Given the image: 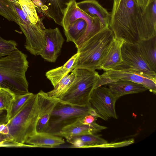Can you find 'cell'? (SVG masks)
I'll return each instance as SVG.
<instances>
[{"mask_svg": "<svg viewBox=\"0 0 156 156\" xmlns=\"http://www.w3.org/2000/svg\"><path fill=\"white\" fill-rule=\"evenodd\" d=\"M109 28L118 40L137 43L142 39V10L135 0H113Z\"/></svg>", "mask_w": 156, "mask_h": 156, "instance_id": "1", "label": "cell"}, {"mask_svg": "<svg viewBox=\"0 0 156 156\" xmlns=\"http://www.w3.org/2000/svg\"><path fill=\"white\" fill-rule=\"evenodd\" d=\"M29 67L26 55L18 49L0 58V84L15 95L28 92V83L26 73Z\"/></svg>", "mask_w": 156, "mask_h": 156, "instance_id": "2", "label": "cell"}, {"mask_svg": "<svg viewBox=\"0 0 156 156\" xmlns=\"http://www.w3.org/2000/svg\"><path fill=\"white\" fill-rule=\"evenodd\" d=\"M115 38L109 27L101 29L90 37L77 48L79 55L73 69H100L101 62Z\"/></svg>", "mask_w": 156, "mask_h": 156, "instance_id": "3", "label": "cell"}, {"mask_svg": "<svg viewBox=\"0 0 156 156\" xmlns=\"http://www.w3.org/2000/svg\"><path fill=\"white\" fill-rule=\"evenodd\" d=\"M39 118L37 95L34 94L6 124L12 140L21 144L25 143L29 137L37 133Z\"/></svg>", "mask_w": 156, "mask_h": 156, "instance_id": "4", "label": "cell"}, {"mask_svg": "<svg viewBox=\"0 0 156 156\" xmlns=\"http://www.w3.org/2000/svg\"><path fill=\"white\" fill-rule=\"evenodd\" d=\"M99 23L98 18L87 15L77 6L76 0H72L65 11L62 26L66 41L72 42L75 44L85 34L95 30Z\"/></svg>", "mask_w": 156, "mask_h": 156, "instance_id": "5", "label": "cell"}, {"mask_svg": "<svg viewBox=\"0 0 156 156\" xmlns=\"http://www.w3.org/2000/svg\"><path fill=\"white\" fill-rule=\"evenodd\" d=\"M75 75L71 86L59 99L75 105L85 106L89 103L90 98L100 76L95 70L75 68L71 71Z\"/></svg>", "mask_w": 156, "mask_h": 156, "instance_id": "6", "label": "cell"}, {"mask_svg": "<svg viewBox=\"0 0 156 156\" xmlns=\"http://www.w3.org/2000/svg\"><path fill=\"white\" fill-rule=\"evenodd\" d=\"M90 106V103L85 106L75 105L59 99L52 111L45 132L57 136L63 128L89 114Z\"/></svg>", "mask_w": 156, "mask_h": 156, "instance_id": "7", "label": "cell"}, {"mask_svg": "<svg viewBox=\"0 0 156 156\" xmlns=\"http://www.w3.org/2000/svg\"><path fill=\"white\" fill-rule=\"evenodd\" d=\"M121 51L122 62L113 69H129L156 80V72L151 69L145 61L139 50L137 43L123 41Z\"/></svg>", "mask_w": 156, "mask_h": 156, "instance_id": "8", "label": "cell"}, {"mask_svg": "<svg viewBox=\"0 0 156 156\" xmlns=\"http://www.w3.org/2000/svg\"><path fill=\"white\" fill-rule=\"evenodd\" d=\"M100 76L95 88L105 86L113 81L124 80L140 84L154 94L156 93V80L129 69L120 68L108 70L105 71L100 75Z\"/></svg>", "mask_w": 156, "mask_h": 156, "instance_id": "9", "label": "cell"}, {"mask_svg": "<svg viewBox=\"0 0 156 156\" xmlns=\"http://www.w3.org/2000/svg\"><path fill=\"white\" fill-rule=\"evenodd\" d=\"M118 99L108 87L101 86L94 89L89 102L101 119L107 121L117 119L115 105Z\"/></svg>", "mask_w": 156, "mask_h": 156, "instance_id": "10", "label": "cell"}, {"mask_svg": "<svg viewBox=\"0 0 156 156\" xmlns=\"http://www.w3.org/2000/svg\"><path fill=\"white\" fill-rule=\"evenodd\" d=\"M37 11L52 19L62 26L64 13L69 3L72 0H31Z\"/></svg>", "mask_w": 156, "mask_h": 156, "instance_id": "11", "label": "cell"}, {"mask_svg": "<svg viewBox=\"0 0 156 156\" xmlns=\"http://www.w3.org/2000/svg\"><path fill=\"white\" fill-rule=\"evenodd\" d=\"M45 46L40 55L45 60L55 62L61 50L65 41L59 29H46L44 30Z\"/></svg>", "mask_w": 156, "mask_h": 156, "instance_id": "12", "label": "cell"}, {"mask_svg": "<svg viewBox=\"0 0 156 156\" xmlns=\"http://www.w3.org/2000/svg\"><path fill=\"white\" fill-rule=\"evenodd\" d=\"M37 95L39 118L36 131L37 133L45 132L52 111L59 99L50 97L42 90L39 92Z\"/></svg>", "mask_w": 156, "mask_h": 156, "instance_id": "13", "label": "cell"}, {"mask_svg": "<svg viewBox=\"0 0 156 156\" xmlns=\"http://www.w3.org/2000/svg\"><path fill=\"white\" fill-rule=\"evenodd\" d=\"M80 119L63 128L57 136L64 137L67 140L75 136L95 134L107 128L98 124L95 121L88 125H84Z\"/></svg>", "mask_w": 156, "mask_h": 156, "instance_id": "14", "label": "cell"}, {"mask_svg": "<svg viewBox=\"0 0 156 156\" xmlns=\"http://www.w3.org/2000/svg\"><path fill=\"white\" fill-rule=\"evenodd\" d=\"M77 6L88 16L99 19L101 29L109 27L111 13L96 0H85L76 2Z\"/></svg>", "mask_w": 156, "mask_h": 156, "instance_id": "15", "label": "cell"}, {"mask_svg": "<svg viewBox=\"0 0 156 156\" xmlns=\"http://www.w3.org/2000/svg\"><path fill=\"white\" fill-rule=\"evenodd\" d=\"M142 10L143 34L141 40L156 36V0H149Z\"/></svg>", "mask_w": 156, "mask_h": 156, "instance_id": "16", "label": "cell"}, {"mask_svg": "<svg viewBox=\"0 0 156 156\" xmlns=\"http://www.w3.org/2000/svg\"><path fill=\"white\" fill-rule=\"evenodd\" d=\"M114 95L118 99L124 95L138 93L148 89L143 85L132 81L119 80L106 84Z\"/></svg>", "mask_w": 156, "mask_h": 156, "instance_id": "17", "label": "cell"}, {"mask_svg": "<svg viewBox=\"0 0 156 156\" xmlns=\"http://www.w3.org/2000/svg\"><path fill=\"white\" fill-rule=\"evenodd\" d=\"M123 41L115 38L101 62V69L105 71L112 69L122 62L121 47Z\"/></svg>", "mask_w": 156, "mask_h": 156, "instance_id": "18", "label": "cell"}, {"mask_svg": "<svg viewBox=\"0 0 156 156\" xmlns=\"http://www.w3.org/2000/svg\"><path fill=\"white\" fill-rule=\"evenodd\" d=\"M65 142L61 137L46 132L37 133L29 137L26 143L37 147H53Z\"/></svg>", "mask_w": 156, "mask_h": 156, "instance_id": "19", "label": "cell"}, {"mask_svg": "<svg viewBox=\"0 0 156 156\" xmlns=\"http://www.w3.org/2000/svg\"><path fill=\"white\" fill-rule=\"evenodd\" d=\"M137 44L145 61L156 72V36L146 40H140Z\"/></svg>", "mask_w": 156, "mask_h": 156, "instance_id": "20", "label": "cell"}, {"mask_svg": "<svg viewBox=\"0 0 156 156\" xmlns=\"http://www.w3.org/2000/svg\"><path fill=\"white\" fill-rule=\"evenodd\" d=\"M79 55L77 52L73 55L63 66L48 70L45 73V76L54 87L63 77L73 69L74 64Z\"/></svg>", "mask_w": 156, "mask_h": 156, "instance_id": "21", "label": "cell"}, {"mask_svg": "<svg viewBox=\"0 0 156 156\" xmlns=\"http://www.w3.org/2000/svg\"><path fill=\"white\" fill-rule=\"evenodd\" d=\"M75 77V74L72 72L67 74L54 87L53 89L47 93V94L53 98L60 99L71 86Z\"/></svg>", "mask_w": 156, "mask_h": 156, "instance_id": "22", "label": "cell"}, {"mask_svg": "<svg viewBox=\"0 0 156 156\" xmlns=\"http://www.w3.org/2000/svg\"><path fill=\"white\" fill-rule=\"evenodd\" d=\"M34 95L33 93L29 92L24 94L15 95L7 111L9 121L16 115L26 103Z\"/></svg>", "mask_w": 156, "mask_h": 156, "instance_id": "23", "label": "cell"}, {"mask_svg": "<svg viewBox=\"0 0 156 156\" xmlns=\"http://www.w3.org/2000/svg\"><path fill=\"white\" fill-rule=\"evenodd\" d=\"M23 11L31 23L37 24L43 23V20L38 16L35 7L31 0H18Z\"/></svg>", "mask_w": 156, "mask_h": 156, "instance_id": "24", "label": "cell"}, {"mask_svg": "<svg viewBox=\"0 0 156 156\" xmlns=\"http://www.w3.org/2000/svg\"><path fill=\"white\" fill-rule=\"evenodd\" d=\"M0 15L17 23L19 20L13 3L9 0H0Z\"/></svg>", "mask_w": 156, "mask_h": 156, "instance_id": "25", "label": "cell"}, {"mask_svg": "<svg viewBox=\"0 0 156 156\" xmlns=\"http://www.w3.org/2000/svg\"><path fill=\"white\" fill-rule=\"evenodd\" d=\"M76 136L83 142L84 148L98 147L108 143L106 140L96 134Z\"/></svg>", "mask_w": 156, "mask_h": 156, "instance_id": "26", "label": "cell"}, {"mask_svg": "<svg viewBox=\"0 0 156 156\" xmlns=\"http://www.w3.org/2000/svg\"><path fill=\"white\" fill-rule=\"evenodd\" d=\"M15 95L9 89L0 88V109L6 111L9 109Z\"/></svg>", "mask_w": 156, "mask_h": 156, "instance_id": "27", "label": "cell"}, {"mask_svg": "<svg viewBox=\"0 0 156 156\" xmlns=\"http://www.w3.org/2000/svg\"><path fill=\"white\" fill-rule=\"evenodd\" d=\"M17 44L12 40H6L0 36V58L8 55L18 48Z\"/></svg>", "mask_w": 156, "mask_h": 156, "instance_id": "28", "label": "cell"}, {"mask_svg": "<svg viewBox=\"0 0 156 156\" xmlns=\"http://www.w3.org/2000/svg\"><path fill=\"white\" fill-rule=\"evenodd\" d=\"M134 142L133 139H131L126 141L114 143H108L100 146L98 147L108 148V147H118L128 146Z\"/></svg>", "mask_w": 156, "mask_h": 156, "instance_id": "29", "label": "cell"}, {"mask_svg": "<svg viewBox=\"0 0 156 156\" xmlns=\"http://www.w3.org/2000/svg\"><path fill=\"white\" fill-rule=\"evenodd\" d=\"M97 118L88 114L84 116L80 119V122L84 125L90 124L96 121Z\"/></svg>", "mask_w": 156, "mask_h": 156, "instance_id": "30", "label": "cell"}, {"mask_svg": "<svg viewBox=\"0 0 156 156\" xmlns=\"http://www.w3.org/2000/svg\"><path fill=\"white\" fill-rule=\"evenodd\" d=\"M8 121L7 111L4 110L0 113V125L3 123L7 124Z\"/></svg>", "mask_w": 156, "mask_h": 156, "instance_id": "31", "label": "cell"}, {"mask_svg": "<svg viewBox=\"0 0 156 156\" xmlns=\"http://www.w3.org/2000/svg\"><path fill=\"white\" fill-rule=\"evenodd\" d=\"M9 140H12V137L9 134L0 133V144Z\"/></svg>", "mask_w": 156, "mask_h": 156, "instance_id": "32", "label": "cell"}, {"mask_svg": "<svg viewBox=\"0 0 156 156\" xmlns=\"http://www.w3.org/2000/svg\"><path fill=\"white\" fill-rule=\"evenodd\" d=\"M0 133L5 134H9V129L6 124L3 123L0 125Z\"/></svg>", "mask_w": 156, "mask_h": 156, "instance_id": "33", "label": "cell"}, {"mask_svg": "<svg viewBox=\"0 0 156 156\" xmlns=\"http://www.w3.org/2000/svg\"><path fill=\"white\" fill-rule=\"evenodd\" d=\"M140 6L141 9L144 8L147 5L149 0H135Z\"/></svg>", "mask_w": 156, "mask_h": 156, "instance_id": "34", "label": "cell"}, {"mask_svg": "<svg viewBox=\"0 0 156 156\" xmlns=\"http://www.w3.org/2000/svg\"><path fill=\"white\" fill-rule=\"evenodd\" d=\"M88 113L89 115H91L94 117L101 118V116L98 114L94 108L91 107V105L89 109Z\"/></svg>", "mask_w": 156, "mask_h": 156, "instance_id": "35", "label": "cell"}, {"mask_svg": "<svg viewBox=\"0 0 156 156\" xmlns=\"http://www.w3.org/2000/svg\"><path fill=\"white\" fill-rule=\"evenodd\" d=\"M10 2L13 3V4L19 5V2L18 0H9Z\"/></svg>", "mask_w": 156, "mask_h": 156, "instance_id": "36", "label": "cell"}, {"mask_svg": "<svg viewBox=\"0 0 156 156\" xmlns=\"http://www.w3.org/2000/svg\"><path fill=\"white\" fill-rule=\"evenodd\" d=\"M4 110H1L0 109V113L2 112V111H3Z\"/></svg>", "mask_w": 156, "mask_h": 156, "instance_id": "37", "label": "cell"}, {"mask_svg": "<svg viewBox=\"0 0 156 156\" xmlns=\"http://www.w3.org/2000/svg\"><path fill=\"white\" fill-rule=\"evenodd\" d=\"M1 85L0 84V88H1Z\"/></svg>", "mask_w": 156, "mask_h": 156, "instance_id": "38", "label": "cell"}]
</instances>
